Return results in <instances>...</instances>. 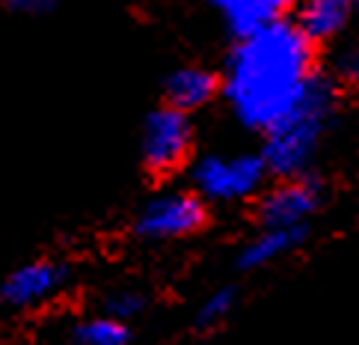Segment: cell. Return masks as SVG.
Returning a JSON list of instances; mask_svg holds the SVG:
<instances>
[{
  "mask_svg": "<svg viewBox=\"0 0 359 345\" xmlns=\"http://www.w3.org/2000/svg\"><path fill=\"white\" fill-rule=\"evenodd\" d=\"M315 69V45L291 21H271L241 36L226 60L220 96L241 129L264 134L306 96Z\"/></svg>",
  "mask_w": 359,
  "mask_h": 345,
  "instance_id": "obj_1",
  "label": "cell"
},
{
  "mask_svg": "<svg viewBox=\"0 0 359 345\" xmlns=\"http://www.w3.org/2000/svg\"><path fill=\"white\" fill-rule=\"evenodd\" d=\"M336 119V84L315 74L306 96L262 137V158L276 178L309 176Z\"/></svg>",
  "mask_w": 359,
  "mask_h": 345,
  "instance_id": "obj_2",
  "label": "cell"
},
{
  "mask_svg": "<svg viewBox=\"0 0 359 345\" xmlns=\"http://www.w3.org/2000/svg\"><path fill=\"white\" fill-rule=\"evenodd\" d=\"M271 170L262 152H208L187 164L190 190L205 200V206H247L262 197Z\"/></svg>",
  "mask_w": 359,
  "mask_h": 345,
  "instance_id": "obj_3",
  "label": "cell"
},
{
  "mask_svg": "<svg viewBox=\"0 0 359 345\" xmlns=\"http://www.w3.org/2000/svg\"><path fill=\"white\" fill-rule=\"evenodd\" d=\"M208 226V206L190 188H172L149 197L131 221V235L140 245H178L196 238Z\"/></svg>",
  "mask_w": 359,
  "mask_h": 345,
  "instance_id": "obj_4",
  "label": "cell"
},
{
  "mask_svg": "<svg viewBox=\"0 0 359 345\" xmlns=\"http://www.w3.org/2000/svg\"><path fill=\"white\" fill-rule=\"evenodd\" d=\"M194 155V122L190 113L172 105L151 110L140 134V158L155 176H172L190 164Z\"/></svg>",
  "mask_w": 359,
  "mask_h": 345,
  "instance_id": "obj_5",
  "label": "cell"
},
{
  "mask_svg": "<svg viewBox=\"0 0 359 345\" xmlns=\"http://www.w3.org/2000/svg\"><path fill=\"white\" fill-rule=\"evenodd\" d=\"M324 209V185L312 176L276 178L255 200V223L259 226H306Z\"/></svg>",
  "mask_w": 359,
  "mask_h": 345,
  "instance_id": "obj_6",
  "label": "cell"
},
{
  "mask_svg": "<svg viewBox=\"0 0 359 345\" xmlns=\"http://www.w3.org/2000/svg\"><path fill=\"white\" fill-rule=\"evenodd\" d=\"M72 280V268L66 262L54 259H36L24 262L15 271H9L0 283V304L12 310H33L48 301H54Z\"/></svg>",
  "mask_w": 359,
  "mask_h": 345,
  "instance_id": "obj_7",
  "label": "cell"
},
{
  "mask_svg": "<svg viewBox=\"0 0 359 345\" xmlns=\"http://www.w3.org/2000/svg\"><path fill=\"white\" fill-rule=\"evenodd\" d=\"M309 238L306 226H259L235 253V268L243 274H259L294 256Z\"/></svg>",
  "mask_w": 359,
  "mask_h": 345,
  "instance_id": "obj_8",
  "label": "cell"
},
{
  "mask_svg": "<svg viewBox=\"0 0 359 345\" xmlns=\"http://www.w3.org/2000/svg\"><path fill=\"white\" fill-rule=\"evenodd\" d=\"M353 0H297V30L312 45L332 42L348 27Z\"/></svg>",
  "mask_w": 359,
  "mask_h": 345,
  "instance_id": "obj_9",
  "label": "cell"
},
{
  "mask_svg": "<svg viewBox=\"0 0 359 345\" xmlns=\"http://www.w3.org/2000/svg\"><path fill=\"white\" fill-rule=\"evenodd\" d=\"M217 93H220V78L205 66H182L163 81L166 105L184 113H194L202 110L205 105H211Z\"/></svg>",
  "mask_w": 359,
  "mask_h": 345,
  "instance_id": "obj_10",
  "label": "cell"
},
{
  "mask_svg": "<svg viewBox=\"0 0 359 345\" xmlns=\"http://www.w3.org/2000/svg\"><path fill=\"white\" fill-rule=\"evenodd\" d=\"M294 4H297V0H211V6L220 12L226 27L232 30L238 39L255 33L271 21H279L285 15V9H291Z\"/></svg>",
  "mask_w": 359,
  "mask_h": 345,
  "instance_id": "obj_11",
  "label": "cell"
},
{
  "mask_svg": "<svg viewBox=\"0 0 359 345\" xmlns=\"http://www.w3.org/2000/svg\"><path fill=\"white\" fill-rule=\"evenodd\" d=\"M72 342L74 345H134V325L113 318L107 313L81 318L72 327Z\"/></svg>",
  "mask_w": 359,
  "mask_h": 345,
  "instance_id": "obj_12",
  "label": "cell"
},
{
  "mask_svg": "<svg viewBox=\"0 0 359 345\" xmlns=\"http://www.w3.org/2000/svg\"><path fill=\"white\" fill-rule=\"evenodd\" d=\"M241 304V292L238 286L226 283V286H217L211 295H205L194 313V330L196 334H211V330H220L229 318L235 315Z\"/></svg>",
  "mask_w": 359,
  "mask_h": 345,
  "instance_id": "obj_13",
  "label": "cell"
},
{
  "mask_svg": "<svg viewBox=\"0 0 359 345\" xmlns=\"http://www.w3.org/2000/svg\"><path fill=\"white\" fill-rule=\"evenodd\" d=\"M149 310H151V295L146 289H140V286L113 289L110 295L104 298V304H101V313H107L113 318H122V322H128V325L140 322Z\"/></svg>",
  "mask_w": 359,
  "mask_h": 345,
  "instance_id": "obj_14",
  "label": "cell"
},
{
  "mask_svg": "<svg viewBox=\"0 0 359 345\" xmlns=\"http://www.w3.org/2000/svg\"><path fill=\"white\" fill-rule=\"evenodd\" d=\"M336 78L344 86H359V48H344L336 57Z\"/></svg>",
  "mask_w": 359,
  "mask_h": 345,
  "instance_id": "obj_15",
  "label": "cell"
},
{
  "mask_svg": "<svg viewBox=\"0 0 359 345\" xmlns=\"http://www.w3.org/2000/svg\"><path fill=\"white\" fill-rule=\"evenodd\" d=\"M6 6L21 12V15H45L57 6V0H6Z\"/></svg>",
  "mask_w": 359,
  "mask_h": 345,
  "instance_id": "obj_16",
  "label": "cell"
},
{
  "mask_svg": "<svg viewBox=\"0 0 359 345\" xmlns=\"http://www.w3.org/2000/svg\"><path fill=\"white\" fill-rule=\"evenodd\" d=\"M353 4H359V0H353Z\"/></svg>",
  "mask_w": 359,
  "mask_h": 345,
  "instance_id": "obj_17",
  "label": "cell"
}]
</instances>
